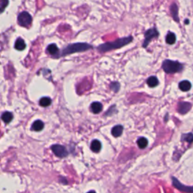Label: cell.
I'll list each match as a JSON object with an SVG mask.
<instances>
[{
	"instance_id": "8",
	"label": "cell",
	"mask_w": 193,
	"mask_h": 193,
	"mask_svg": "<svg viewBox=\"0 0 193 193\" xmlns=\"http://www.w3.org/2000/svg\"><path fill=\"white\" fill-rule=\"evenodd\" d=\"M191 104L189 102H179L177 106V111L180 114H185L191 110Z\"/></svg>"
},
{
	"instance_id": "17",
	"label": "cell",
	"mask_w": 193,
	"mask_h": 193,
	"mask_svg": "<svg viewBox=\"0 0 193 193\" xmlns=\"http://www.w3.org/2000/svg\"><path fill=\"white\" fill-rule=\"evenodd\" d=\"M170 12H171L172 17L176 20V22H179V17H178V8L176 4H172L170 6Z\"/></svg>"
},
{
	"instance_id": "10",
	"label": "cell",
	"mask_w": 193,
	"mask_h": 193,
	"mask_svg": "<svg viewBox=\"0 0 193 193\" xmlns=\"http://www.w3.org/2000/svg\"><path fill=\"white\" fill-rule=\"evenodd\" d=\"M47 52L51 56H56L58 54L59 49L55 44H51L47 47Z\"/></svg>"
},
{
	"instance_id": "4",
	"label": "cell",
	"mask_w": 193,
	"mask_h": 193,
	"mask_svg": "<svg viewBox=\"0 0 193 193\" xmlns=\"http://www.w3.org/2000/svg\"><path fill=\"white\" fill-rule=\"evenodd\" d=\"M17 22L20 26L29 27L32 23V17L27 11H23L18 15Z\"/></svg>"
},
{
	"instance_id": "6",
	"label": "cell",
	"mask_w": 193,
	"mask_h": 193,
	"mask_svg": "<svg viewBox=\"0 0 193 193\" xmlns=\"http://www.w3.org/2000/svg\"><path fill=\"white\" fill-rule=\"evenodd\" d=\"M51 149L54 155L59 158H65L68 155V152H67V149L62 145H59V144L53 145L51 146Z\"/></svg>"
},
{
	"instance_id": "21",
	"label": "cell",
	"mask_w": 193,
	"mask_h": 193,
	"mask_svg": "<svg viewBox=\"0 0 193 193\" xmlns=\"http://www.w3.org/2000/svg\"><path fill=\"white\" fill-rule=\"evenodd\" d=\"M137 146L140 149H145L148 145V140L145 137H140L137 141Z\"/></svg>"
},
{
	"instance_id": "15",
	"label": "cell",
	"mask_w": 193,
	"mask_h": 193,
	"mask_svg": "<svg viewBox=\"0 0 193 193\" xmlns=\"http://www.w3.org/2000/svg\"><path fill=\"white\" fill-rule=\"evenodd\" d=\"M91 149L94 152H98L101 149V143L98 140H94L91 144Z\"/></svg>"
},
{
	"instance_id": "25",
	"label": "cell",
	"mask_w": 193,
	"mask_h": 193,
	"mask_svg": "<svg viewBox=\"0 0 193 193\" xmlns=\"http://www.w3.org/2000/svg\"><path fill=\"white\" fill-rule=\"evenodd\" d=\"M185 23H186V24H187V23H188V20H185Z\"/></svg>"
},
{
	"instance_id": "22",
	"label": "cell",
	"mask_w": 193,
	"mask_h": 193,
	"mask_svg": "<svg viewBox=\"0 0 193 193\" xmlns=\"http://www.w3.org/2000/svg\"><path fill=\"white\" fill-rule=\"evenodd\" d=\"M51 98H48V97L42 98V99L39 101V104H40L41 107H48V106L51 105Z\"/></svg>"
},
{
	"instance_id": "14",
	"label": "cell",
	"mask_w": 193,
	"mask_h": 193,
	"mask_svg": "<svg viewBox=\"0 0 193 193\" xmlns=\"http://www.w3.org/2000/svg\"><path fill=\"white\" fill-rule=\"evenodd\" d=\"M14 48L18 51H23L26 48V43L21 38H18L14 44Z\"/></svg>"
},
{
	"instance_id": "12",
	"label": "cell",
	"mask_w": 193,
	"mask_h": 193,
	"mask_svg": "<svg viewBox=\"0 0 193 193\" xmlns=\"http://www.w3.org/2000/svg\"><path fill=\"white\" fill-rule=\"evenodd\" d=\"M44 128V123L41 120H36L32 125V130L35 131H40L43 129Z\"/></svg>"
},
{
	"instance_id": "18",
	"label": "cell",
	"mask_w": 193,
	"mask_h": 193,
	"mask_svg": "<svg viewBox=\"0 0 193 193\" xmlns=\"http://www.w3.org/2000/svg\"><path fill=\"white\" fill-rule=\"evenodd\" d=\"M2 119L5 123H9L13 119V114L10 112H5L2 113Z\"/></svg>"
},
{
	"instance_id": "2",
	"label": "cell",
	"mask_w": 193,
	"mask_h": 193,
	"mask_svg": "<svg viewBox=\"0 0 193 193\" xmlns=\"http://www.w3.org/2000/svg\"><path fill=\"white\" fill-rule=\"evenodd\" d=\"M93 47L88 43L77 42V43L71 44V45H69L68 46L65 47V48H63L62 52L58 55V57L69 55V54H71L76 52H83V51L91 49Z\"/></svg>"
},
{
	"instance_id": "11",
	"label": "cell",
	"mask_w": 193,
	"mask_h": 193,
	"mask_svg": "<svg viewBox=\"0 0 193 193\" xmlns=\"http://www.w3.org/2000/svg\"><path fill=\"white\" fill-rule=\"evenodd\" d=\"M123 132V127L122 125H116L112 129V134L115 137H119Z\"/></svg>"
},
{
	"instance_id": "16",
	"label": "cell",
	"mask_w": 193,
	"mask_h": 193,
	"mask_svg": "<svg viewBox=\"0 0 193 193\" xmlns=\"http://www.w3.org/2000/svg\"><path fill=\"white\" fill-rule=\"evenodd\" d=\"M181 141L182 142H186L188 144H191L193 143V134L192 133H188L182 134L181 136Z\"/></svg>"
},
{
	"instance_id": "23",
	"label": "cell",
	"mask_w": 193,
	"mask_h": 193,
	"mask_svg": "<svg viewBox=\"0 0 193 193\" xmlns=\"http://www.w3.org/2000/svg\"><path fill=\"white\" fill-rule=\"evenodd\" d=\"M8 5V0H0V8L1 11H3L5 8H6L7 5Z\"/></svg>"
},
{
	"instance_id": "9",
	"label": "cell",
	"mask_w": 193,
	"mask_h": 193,
	"mask_svg": "<svg viewBox=\"0 0 193 193\" xmlns=\"http://www.w3.org/2000/svg\"><path fill=\"white\" fill-rule=\"evenodd\" d=\"M103 106L101 103L99 102H94L91 105V110L95 114H98L102 111Z\"/></svg>"
},
{
	"instance_id": "3",
	"label": "cell",
	"mask_w": 193,
	"mask_h": 193,
	"mask_svg": "<svg viewBox=\"0 0 193 193\" xmlns=\"http://www.w3.org/2000/svg\"><path fill=\"white\" fill-rule=\"evenodd\" d=\"M162 69L166 73H176L183 70V65L178 61L170 60H164L162 63Z\"/></svg>"
},
{
	"instance_id": "5",
	"label": "cell",
	"mask_w": 193,
	"mask_h": 193,
	"mask_svg": "<svg viewBox=\"0 0 193 193\" xmlns=\"http://www.w3.org/2000/svg\"><path fill=\"white\" fill-rule=\"evenodd\" d=\"M158 35V30L155 28H152V29H148L145 33V40H144L143 44V47L146 48L150 41L152 39H154V38H157Z\"/></svg>"
},
{
	"instance_id": "13",
	"label": "cell",
	"mask_w": 193,
	"mask_h": 193,
	"mask_svg": "<svg viewBox=\"0 0 193 193\" xmlns=\"http://www.w3.org/2000/svg\"><path fill=\"white\" fill-rule=\"evenodd\" d=\"M191 85L188 81H182L179 83V88L182 91H188L191 89Z\"/></svg>"
},
{
	"instance_id": "1",
	"label": "cell",
	"mask_w": 193,
	"mask_h": 193,
	"mask_svg": "<svg viewBox=\"0 0 193 193\" xmlns=\"http://www.w3.org/2000/svg\"><path fill=\"white\" fill-rule=\"evenodd\" d=\"M132 40H133V37L132 36L122 38V39H119L117 40L114 41V42H107V43L102 44V45H99L98 47V50L100 52L104 53L107 52V51H112V50L118 49V48H122V47L125 46V45L131 42Z\"/></svg>"
},
{
	"instance_id": "7",
	"label": "cell",
	"mask_w": 193,
	"mask_h": 193,
	"mask_svg": "<svg viewBox=\"0 0 193 193\" xmlns=\"http://www.w3.org/2000/svg\"><path fill=\"white\" fill-rule=\"evenodd\" d=\"M172 181H173V186L178 190L184 192H193V186H188V185H182L176 178L172 177Z\"/></svg>"
},
{
	"instance_id": "19",
	"label": "cell",
	"mask_w": 193,
	"mask_h": 193,
	"mask_svg": "<svg viewBox=\"0 0 193 193\" xmlns=\"http://www.w3.org/2000/svg\"><path fill=\"white\" fill-rule=\"evenodd\" d=\"M158 79L155 76H150V77L147 79V84H148L149 86L151 87V88L156 87L158 85Z\"/></svg>"
},
{
	"instance_id": "24",
	"label": "cell",
	"mask_w": 193,
	"mask_h": 193,
	"mask_svg": "<svg viewBox=\"0 0 193 193\" xmlns=\"http://www.w3.org/2000/svg\"><path fill=\"white\" fill-rule=\"evenodd\" d=\"M110 88H111L113 91L117 92L119 90V88H120V85H119V84L118 83V82H113V83H111V85H110Z\"/></svg>"
},
{
	"instance_id": "20",
	"label": "cell",
	"mask_w": 193,
	"mask_h": 193,
	"mask_svg": "<svg viewBox=\"0 0 193 193\" xmlns=\"http://www.w3.org/2000/svg\"><path fill=\"white\" fill-rule=\"evenodd\" d=\"M176 42V36L173 33H168L166 36V42L169 45H173Z\"/></svg>"
}]
</instances>
